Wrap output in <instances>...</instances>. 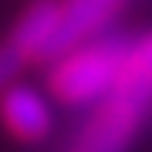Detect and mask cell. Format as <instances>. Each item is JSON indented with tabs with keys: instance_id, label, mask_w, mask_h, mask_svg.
I'll list each match as a JSON object with an SVG mask.
<instances>
[{
	"instance_id": "cell-1",
	"label": "cell",
	"mask_w": 152,
	"mask_h": 152,
	"mask_svg": "<svg viewBox=\"0 0 152 152\" xmlns=\"http://www.w3.org/2000/svg\"><path fill=\"white\" fill-rule=\"evenodd\" d=\"M152 112V31L132 41L118 81L95 105L71 152H125Z\"/></svg>"
},
{
	"instance_id": "cell-2",
	"label": "cell",
	"mask_w": 152,
	"mask_h": 152,
	"mask_svg": "<svg viewBox=\"0 0 152 152\" xmlns=\"http://www.w3.org/2000/svg\"><path fill=\"white\" fill-rule=\"evenodd\" d=\"M132 41L122 34H98V37L78 44L54 58L48 75V88L61 105L81 108L98 105L115 88L125 61H129Z\"/></svg>"
},
{
	"instance_id": "cell-3",
	"label": "cell",
	"mask_w": 152,
	"mask_h": 152,
	"mask_svg": "<svg viewBox=\"0 0 152 152\" xmlns=\"http://www.w3.org/2000/svg\"><path fill=\"white\" fill-rule=\"evenodd\" d=\"M0 122L7 125L14 139L20 142H44L54 129V108L51 98L34 85H20L7 88L0 95Z\"/></svg>"
},
{
	"instance_id": "cell-4",
	"label": "cell",
	"mask_w": 152,
	"mask_h": 152,
	"mask_svg": "<svg viewBox=\"0 0 152 152\" xmlns=\"http://www.w3.org/2000/svg\"><path fill=\"white\" fill-rule=\"evenodd\" d=\"M125 4L129 0H64L51 61L71 48H78V44L98 37V34H105V27L125 10Z\"/></svg>"
},
{
	"instance_id": "cell-5",
	"label": "cell",
	"mask_w": 152,
	"mask_h": 152,
	"mask_svg": "<svg viewBox=\"0 0 152 152\" xmlns=\"http://www.w3.org/2000/svg\"><path fill=\"white\" fill-rule=\"evenodd\" d=\"M58 24H61V4L58 0H34L20 10V17L14 20L7 41L14 44L27 61H51L58 37Z\"/></svg>"
},
{
	"instance_id": "cell-6",
	"label": "cell",
	"mask_w": 152,
	"mask_h": 152,
	"mask_svg": "<svg viewBox=\"0 0 152 152\" xmlns=\"http://www.w3.org/2000/svg\"><path fill=\"white\" fill-rule=\"evenodd\" d=\"M27 64H31V61L24 58L10 41L0 44V95H4L7 88H14V85H17V78H20V71L27 68Z\"/></svg>"
}]
</instances>
